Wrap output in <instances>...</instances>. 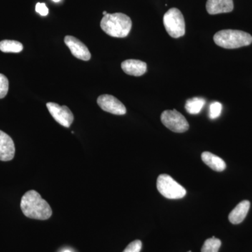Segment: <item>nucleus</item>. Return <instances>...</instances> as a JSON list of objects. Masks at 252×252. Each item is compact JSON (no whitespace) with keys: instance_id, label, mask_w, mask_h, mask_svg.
I'll return each mask as SVG.
<instances>
[{"instance_id":"19","label":"nucleus","mask_w":252,"mask_h":252,"mask_svg":"<svg viewBox=\"0 0 252 252\" xmlns=\"http://www.w3.org/2000/svg\"><path fill=\"white\" fill-rule=\"evenodd\" d=\"M9 91V80L4 74H0V99L4 98Z\"/></svg>"},{"instance_id":"7","label":"nucleus","mask_w":252,"mask_h":252,"mask_svg":"<svg viewBox=\"0 0 252 252\" xmlns=\"http://www.w3.org/2000/svg\"><path fill=\"white\" fill-rule=\"evenodd\" d=\"M46 107L56 122L64 127H70L74 122V115L67 106H61L54 102H48Z\"/></svg>"},{"instance_id":"11","label":"nucleus","mask_w":252,"mask_h":252,"mask_svg":"<svg viewBox=\"0 0 252 252\" xmlns=\"http://www.w3.org/2000/svg\"><path fill=\"white\" fill-rule=\"evenodd\" d=\"M233 8V0H207L206 3L207 11L210 15L231 12Z\"/></svg>"},{"instance_id":"12","label":"nucleus","mask_w":252,"mask_h":252,"mask_svg":"<svg viewBox=\"0 0 252 252\" xmlns=\"http://www.w3.org/2000/svg\"><path fill=\"white\" fill-rule=\"evenodd\" d=\"M122 68L128 75L140 77L147 72V64L139 60H126L122 63Z\"/></svg>"},{"instance_id":"21","label":"nucleus","mask_w":252,"mask_h":252,"mask_svg":"<svg viewBox=\"0 0 252 252\" xmlns=\"http://www.w3.org/2000/svg\"><path fill=\"white\" fill-rule=\"evenodd\" d=\"M36 11L41 16H46L49 14V9L44 3H37L35 7Z\"/></svg>"},{"instance_id":"24","label":"nucleus","mask_w":252,"mask_h":252,"mask_svg":"<svg viewBox=\"0 0 252 252\" xmlns=\"http://www.w3.org/2000/svg\"><path fill=\"white\" fill-rule=\"evenodd\" d=\"M63 252H72L69 251V250H65V251Z\"/></svg>"},{"instance_id":"8","label":"nucleus","mask_w":252,"mask_h":252,"mask_svg":"<svg viewBox=\"0 0 252 252\" xmlns=\"http://www.w3.org/2000/svg\"><path fill=\"white\" fill-rule=\"evenodd\" d=\"M97 104L102 110L115 115H124L126 108L124 104L117 97L111 94H102L97 99Z\"/></svg>"},{"instance_id":"22","label":"nucleus","mask_w":252,"mask_h":252,"mask_svg":"<svg viewBox=\"0 0 252 252\" xmlns=\"http://www.w3.org/2000/svg\"><path fill=\"white\" fill-rule=\"evenodd\" d=\"M53 1H55V2H59L61 0H53Z\"/></svg>"},{"instance_id":"9","label":"nucleus","mask_w":252,"mask_h":252,"mask_svg":"<svg viewBox=\"0 0 252 252\" xmlns=\"http://www.w3.org/2000/svg\"><path fill=\"white\" fill-rule=\"evenodd\" d=\"M64 43L70 50L71 53L74 57L88 61L91 59V54L87 46L81 42L79 39L72 36H66L64 37Z\"/></svg>"},{"instance_id":"2","label":"nucleus","mask_w":252,"mask_h":252,"mask_svg":"<svg viewBox=\"0 0 252 252\" xmlns=\"http://www.w3.org/2000/svg\"><path fill=\"white\" fill-rule=\"evenodd\" d=\"M102 31L113 37L124 38L128 35L132 28V21L122 13L107 14L100 22Z\"/></svg>"},{"instance_id":"6","label":"nucleus","mask_w":252,"mask_h":252,"mask_svg":"<svg viewBox=\"0 0 252 252\" xmlns=\"http://www.w3.org/2000/svg\"><path fill=\"white\" fill-rule=\"evenodd\" d=\"M160 119L162 124L172 132L182 133L189 130V125L187 119L176 109L164 111Z\"/></svg>"},{"instance_id":"4","label":"nucleus","mask_w":252,"mask_h":252,"mask_svg":"<svg viewBox=\"0 0 252 252\" xmlns=\"http://www.w3.org/2000/svg\"><path fill=\"white\" fill-rule=\"evenodd\" d=\"M163 24L167 32L172 38H180L185 34V21L183 14L177 8H172L163 16Z\"/></svg>"},{"instance_id":"14","label":"nucleus","mask_w":252,"mask_h":252,"mask_svg":"<svg viewBox=\"0 0 252 252\" xmlns=\"http://www.w3.org/2000/svg\"><path fill=\"white\" fill-rule=\"evenodd\" d=\"M201 158L205 164L217 172H222L226 167L225 162L223 159L217 157L215 154L210 153L209 152H204L201 155Z\"/></svg>"},{"instance_id":"3","label":"nucleus","mask_w":252,"mask_h":252,"mask_svg":"<svg viewBox=\"0 0 252 252\" xmlns=\"http://www.w3.org/2000/svg\"><path fill=\"white\" fill-rule=\"evenodd\" d=\"M214 41L217 46L224 49H238L250 45L252 43V36L241 31L223 30L215 34Z\"/></svg>"},{"instance_id":"25","label":"nucleus","mask_w":252,"mask_h":252,"mask_svg":"<svg viewBox=\"0 0 252 252\" xmlns=\"http://www.w3.org/2000/svg\"><path fill=\"white\" fill-rule=\"evenodd\" d=\"M188 252H191V251H189Z\"/></svg>"},{"instance_id":"15","label":"nucleus","mask_w":252,"mask_h":252,"mask_svg":"<svg viewBox=\"0 0 252 252\" xmlns=\"http://www.w3.org/2000/svg\"><path fill=\"white\" fill-rule=\"evenodd\" d=\"M205 99L201 97L189 99L185 104V109L190 114H198L205 104Z\"/></svg>"},{"instance_id":"16","label":"nucleus","mask_w":252,"mask_h":252,"mask_svg":"<svg viewBox=\"0 0 252 252\" xmlns=\"http://www.w3.org/2000/svg\"><path fill=\"white\" fill-rule=\"evenodd\" d=\"M23 46L21 42L14 40L0 41V51L4 53H20L23 51Z\"/></svg>"},{"instance_id":"23","label":"nucleus","mask_w":252,"mask_h":252,"mask_svg":"<svg viewBox=\"0 0 252 252\" xmlns=\"http://www.w3.org/2000/svg\"><path fill=\"white\" fill-rule=\"evenodd\" d=\"M107 14V11H103V15L104 16H105V15Z\"/></svg>"},{"instance_id":"18","label":"nucleus","mask_w":252,"mask_h":252,"mask_svg":"<svg viewBox=\"0 0 252 252\" xmlns=\"http://www.w3.org/2000/svg\"><path fill=\"white\" fill-rule=\"evenodd\" d=\"M222 104L219 102H212L210 106V113L209 116L211 119H215L218 118L221 114Z\"/></svg>"},{"instance_id":"17","label":"nucleus","mask_w":252,"mask_h":252,"mask_svg":"<svg viewBox=\"0 0 252 252\" xmlns=\"http://www.w3.org/2000/svg\"><path fill=\"white\" fill-rule=\"evenodd\" d=\"M220 245L221 242L220 239L212 237L205 240L203 246L202 247L201 252H218Z\"/></svg>"},{"instance_id":"1","label":"nucleus","mask_w":252,"mask_h":252,"mask_svg":"<svg viewBox=\"0 0 252 252\" xmlns=\"http://www.w3.org/2000/svg\"><path fill=\"white\" fill-rule=\"evenodd\" d=\"M21 208L25 216L33 220H47L52 216V210L49 203L34 190H29L23 195Z\"/></svg>"},{"instance_id":"5","label":"nucleus","mask_w":252,"mask_h":252,"mask_svg":"<svg viewBox=\"0 0 252 252\" xmlns=\"http://www.w3.org/2000/svg\"><path fill=\"white\" fill-rule=\"evenodd\" d=\"M157 186L159 193L166 198L181 199L187 194L186 189L166 174L158 176Z\"/></svg>"},{"instance_id":"20","label":"nucleus","mask_w":252,"mask_h":252,"mask_svg":"<svg viewBox=\"0 0 252 252\" xmlns=\"http://www.w3.org/2000/svg\"><path fill=\"white\" fill-rule=\"evenodd\" d=\"M142 244L140 240H137L129 244L123 252H140Z\"/></svg>"},{"instance_id":"10","label":"nucleus","mask_w":252,"mask_h":252,"mask_svg":"<svg viewBox=\"0 0 252 252\" xmlns=\"http://www.w3.org/2000/svg\"><path fill=\"white\" fill-rule=\"evenodd\" d=\"M15 144L11 137L0 130V160L9 161L14 158L15 155Z\"/></svg>"},{"instance_id":"13","label":"nucleus","mask_w":252,"mask_h":252,"mask_svg":"<svg viewBox=\"0 0 252 252\" xmlns=\"http://www.w3.org/2000/svg\"><path fill=\"white\" fill-rule=\"evenodd\" d=\"M250 207V203L248 200L240 202L229 214L228 220L230 223L233 224H239L242 223L248 215Z\"/></svg>"}]
</instances>
